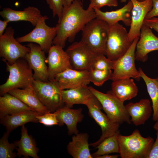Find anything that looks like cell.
<instances>
[{"label": "cell", "instance_id": "5", "mask_svg": "<svg viewBox=\"0 0 158 158\" xmlns=\"http://www.w3.org/2000/svg\"><path fill=\"white\" fill-rule=\"evenodd\" d=\"M89 88L99 102L102 109L111 121L120 125L124 122L131 123L130 116L124 102L117 98L111 91L104 93L92 86H89Z\"/></svg>", "mask_w": 158, "mask_h": 158}, {"label": "cell", "instance_id": "25", "mask_svg": "<svg viewBox=\"0 0 158 158\" xmlns=\"http://www.w3.org/2000/svg\"><path fill=\"white\" fill-rule=\"evenodd\" d=\"M61 95L64 105L71 108L75 104L86 105L93 94L87 85L77 88L62 90Z\"/></svg>", "mask_w": 158, "mask_h": 158}, {"label": "cell", "instance_id": "21", "mask_svg": "<svg viewBox=\"0 0 158 158\" xmlns=\"http://www.w3.org/2000/svg\"><path fill=\"white\" fill-rule=\"evenodd\" d=\"M125 107L131 118V122L136 126L144 125L150 117L152 111L150 102L147 99L136 103L130 102Z\"/></svg>", "mask_w": 158, "mask_h": 158}, {"label": "cell", "instance_id": "14", "mask_svg": "<svg viewBox=\"0 0 158 158\" xmlns=\"http://www.w3.org/2000/svg\"><path fill=\"white\" fill-rule=\"evenodd\" d=\"M63 48L53 44L48 52L46 62L48 64L49 80H55L56 75L69 68H72L69 57Z\"/></svg>", "mask_w": 158, "mask_h": 158}, {"label": "cell", "instance_id": "23", "mask_svg": "<svg viewBox=\"0 0 158 158\" xmlns=\"http://www.w3.org/2000/svg\"><path fill=\"white\" fill-rule=\"evenodd\" d=\"M111 91L117 98L124 102L136 97L138 89L132 78H126L113 80Z\"/></svg>", "mask_w": 158, "mask_h": 158}, {"label": "cell", "instance_id": "39", "mask_svg": "<svg viewBox=\"0 0 158 158\" xmlns=\"http://www.w3.org/2000/svg\"><path fill=\"white\" fill-rule=\"evenodd\" d=\"M153 6L151 10L147 14L145 19H149L158 16V0H152Z\"/></svg>", "mask_w": 158, "mask_h": 158}, {"label": "cell", "instance_id": "36", "mask_svg": "<svg viewBox=\"0 0 158 158\" xmlns=\"http://www.w3.org/2000/svg\"><path fill=\"white\" fill-rule=\"evenodd\" d=\"M118 4L117 0H90L87 9L90 10L96 8L100 9L102 7L105 6L116 7Z\"/></svg>", "mask_w": 158, "mask_h": 158}, {"label": "cell", "instance_id": "12", "mask_svg": "<svg viewBox=\"0 0 158 158\" xmlns=\"http://www.w3.org/2000/svg\"><path fill=\"white\" fill-rule=\"evenodd\" d=\"M68 55L73 69L89 70L98 55L84 42H73L65 51Z\"/></svg>", "mask_w": 158, "mask_h": 158}, {"label": "cell", "instance_id": "33", "mask_svg": "<svg viewBox=\"0 0 158 158\" xmlns=\"http://www.w3.org/2000/svg\"><path fill=\"white\" fill-rule=\"evenodd\" d=\"M114 61H112L103 54L97 56L93 64L92 68L101 70H107L113 69Z\"/></svg>", "mask_w": 158, "mask_h": 158}, {"label": "cell", "instance_id": "4", "mask_svg": "<svg viewBox=\"0 0 158 158\" xmlns=\"http://www.w3.org/2000/svg\"><path fill=\"white\" fill-rule=\"evenodd\" d=\"M110 26L96 18L89 21L82 31L81 40L97 54L105 55L106 44Z\"/></svg>", "mask_w": 158, "mask_h": 158}, {"label": "cell", "instance_id": "15", "mask_svg": "<svg viewBox=\"0 0 158 158\" xmlns=\"http://www.w3.org/2000/svg\"><path fill=\"white\" fill-rule=\"evenodd\" d=\"M133 7L131 12V23L128 35L130 41L132 42L134 40L140 37L142 26L147 13L152 9L153 3L152 0H145L140 1L136 0H130Z\"/></svg>", "mask_w": 158, "mask_h": 158}, {"label": "cell", "instance_id": "22", "mask_svg": "<svg viewBox=\"0 0 158 158\" xmlns=\"http://www.w3.org/2000/svg\"><path fill=\"white\" fill-rule=\"evenodd\" d=\"M23 102L28 107L42 115L51 112L41 102L32 86L25 89L16 88L8 92Z\"/></svg>", "mask_w": 158, "mask_h": 158}, {"label": "cell", "instance_id": "41", "mask_svg": "<svg viewBox=\"0 0 158 158\" xmlns=\"http://www.w3.org/2000/svg\"><path fill=\"white\" fill-rule=\"evenodd\" d=\"M120 156V155H109L108 154H105L101 156H98L96 158H117Z\"/></svg>", "mask_w": 158, "mask_h": 158}, {"label": "cell", "instance_id": "29", "mask_svg": "<svg viewBox=\"0 0 158 158\" xmlns=\"http://www.w3.org/2000/svg\"><path fill=\"white\" fill-rule=\"evenodd\" d=\"M138 71L141 78L146 84L152 101V120L155 122L158 120V76L155 78H151L145 74L141 68H139Z\"/></svg>", "mask_w": 158, "mask_h": 158}, {"label": "cell", "instance_id": "1", "mask_svg": "<svg viewBox=\"0 0 158 158\" xmlns=\"http://www.w3.org/2000/svg\"><path fill=\"white\" fill-rule=\"evenodd\" d=\"M96 17L94 9H85L81 0H74L70 5L63 8L61 21L57 24L58 29L53 44L64 48L67 40L70 42L74 41L77 34Z\"/></svg>", "mask_w": 158, "mask_h": 158}, {"label": "cell", "instance_id": "9", "mask_svg": "<svg viewBox=\"0 0 158 158\" xmlns=\"http://www.w3.org/2000/svg\"><path fill=\"white\" fill-rule=\"evenodd\" d=\"M86 106L87 107L90 116L100 127L102 131V134L99 139L90 144V145L95 148L105 139L115 134L119 130L120 125L113 122L102 111V106L94 95Z\"/></svg>", "mask_w": 158, "mask_h": 158}, {"label": "cell", "instance_id": "11", "mask_svg": "<svg viewBox=\"0 0 158 158\" xmlns=\"http://www.w3.org/2000/svg\"><path fill=\"white\" fill-rule=\"evenodd\" d=\"M14 32L13 28L9 26L0 36V56L10 65L20 58H25L30 51L29 47L22 45L14 38Z\"/></svg>", "mask_w": 158, "mask_h": 158}, {"label": "cell", "instance_id": "16", "mask_svg": "<svg viewBox=\"0 0 158 158\" xmlns=\"http://www.w3.org/2000/svg\"><path fill=\"white\" fill-rule=\"evenodd\" d=\"M136 47L135 60L145 62L148 59V54L150 52L158 50V37L151 29L143 24Z\"/></svg>", "mask_w": 158, "mask_h": 158}, {"label": "cell", "instance_id": "42", "mask_svg": "<svg viewBox=\"0 0 158 158\" xmlns=\"http://www.w3.org/2000/svg\"><path fill=\"white\" fill-rule=\"evenodd\" d=\"M153 127L154 129L158 131V120L155 121Z\"/></svg>", "mask_w": 158, "mask_h": 158}, {"label": "cell", "instance_id": "7", "mask_svg": "<svg viewBox=\"0 0 158 158\" xmlns=\"http://www.w3.org/2000/svg\"><path fill=\"white\" fill-rule=\"evenodd\" d=\"M32 86L40 101L51 112L64 106L62 90L55 80L44 82L34 79Z\"/></svg>", "mask_w": 158, "mask_h": 158}, {"label": "cell", "instance_id": "37", "mask_svg": "<svg viewBox=\"0 0 158 158\" xmlns=\"http://www.w3.org/2000/svg\"><path fill=\"white\" fill-rule=\"evenodd\" d=\"M156 138L146 158H158V131H156Z\"/></svg>", "mask_w": 158, "mask_h": 158}, {"label": "cell", "instance_id": "45", "mask_svg": "<svg viewBox=\"0 0 158 158\" xmlns=\"http://www.w3.org/2000/svg\"><path fill=\"white\" fill-rule=\"evenodd\" d=\"M138 1H144L145 0H136Z\"/></svg>", "mask_w": 158, "mask_h": 158}, {"label": "cell", "instance_id": "17", "mask_svg": "<svg viewBox=\"0 0 158 158\" xmlns=\"http://www.w3.org/2000/svg\"><path fill=\"white\" fill-rule=\"evenodd\" d=\"M55 79L62 90L87 85L90 82L89 70H78L71 68L58 74Z\"/></svg>", "mask_w": 158, "mask_h": 158}, {"label": "cell", "instance_id": "20", "mask_svg": "<svg viewBox=\"0 0 158 158\" xmlns=\"http://www.w3.org/2000/svg\"><path fill=\"white\" fill-rule=\"evenodd\" d=\"M133 7V3L129 0L123 7L115 11L103 12L96 8L93 9L96 18L105 21L110 26L121 21L126 26H128L131 23V12Z\"/></svg>", "mask_w": 158, "mask_h": 158}, {"label": "cell", "instance_id": "3", "mask_svg": "<svg viewBox=\"0 0 158 158\" xmlns=\"http://www.w3.org/2000/svg\"><path fill=\"white\" fill-rule=\"evenodd\" d=\"M117 138L121 158H146L154 141L150 136L142 137L138 129L128 136L119 133Z\"/></svg>", "mask_w": 158, "mask_h": 158}, {"label": "cell", "instance_id": "28", "mask_svg": "<svg viewBox=\"0 0 158 158\" xmlns=\"http://www.w3.org/2000/svg\"><path fill=\"white\" fill-rule=\"evenodd\" d=\"M21 134L20 140L16 141L17 156L19 157L23 156L26 158L29 157L39 158L37 155L39 149L35 141L32 136L28 135L25 125L21 126Z\"/></svg>", "mask_w": 158, "mask_h": 158}, {"label": "cell", "instance_id": "40", "mask_svg": "<svg viewBox=\"0 0 158 158\" xmlns=\"http://www.w3.org/2000/svg\"><path fill=\"white\" fill-rule=\"evenodd\" d=\"M8 22L6 20H0V36L4 34L5 30L6 28V26Z\"/></svg>", "mask_w": 158, "mask_h": 158}, {"label": "cell", "instance_id": "24", "mask_svg": "<svg viewBox=\"0 0 158 158\" xmlns=\"http://www.w3.org/2000/svg\"><path fill=\"white\" fill-rule=\"evenodd\" d=\"M38 114L35 111H26L0 117V123L6 127V131L10 133L17 128L25 125L26 123L38 122L37 118Z\"/></svg>", "mask_w": 158, "mask_h": 158}, {"label": "cell", "instance_id": "30", "mask_svg": "<svg viewBox=\"0 0 158 158\" xmlns=\"http://www.w3.org/2000/svg\"><path fill=\"white\" fill-rule=\"evenodd\" d=\"M120 133L118 130L113 135L105 139L95 148L97 150L92 154L93 158L111 153H119V148L117 135Z\"/></svg>", "mask_w": 158, "mask_h": 158}, {"label": "cell", "instance_id": "13", "mask_svg": "<svg viewBox=\"0 0 158 158\" xmlns=\"http://www.w3.org/2000/svg\"><path fill=\"white\" fill-rule=\"evenodd\" d=\"M26 46L30 48V51L25 58L34 71V79L48 81V67L46 64L45 52L38 44L33 42H30Z\"/></svg>", "mask_w": 158, "mask_h": 158}, {"label": "cell", "instance_id": "8", "mask_svg": "<svg viewBox=\"0 0 158 158\" xmlns=\"http://www.w3.org/2000/svg\"><path fill=\"white\" fill-rule=\"evenodd\" d=\"M49 19L46 15L41 17L35 28L26 35L17 38L19 43L33 42L38 44L45 53H48L53 45V41L57 34L58 27H51L46 23L45 20Z\"/></svg>", "mask_w": 158, "mask_h": 158}, {"label": "cell", "instance_id": "44", "mask_svg": "<svg viewBox=\"0 0 158 158\" xmlns=\"http://www.w3.org/2000/svg\"><path fill=\"white\" fill-rule=\"evenodd\" d=\"M127 0H121L120 2L121 3H124L126 2Z\"/></svg>", "mask_w": 158, "mask_h": 158}, {"label": "cell", "instance_id": "26", "mask_svg": "<svg viewBox=\"0 0 158 158\" xmlns=\"http://www.w3.org/2000/svg\"><path fill=\"white\" fill-rule=\"evenodd\" d=\"M89 135L86 133H78L72 137L67 146L68 153L73 158H92L90 152Z\"/></svg>", "mask_w": 158, "mask_h": 158}, {"label": "cell", "instance_id": "18", "mask_svg": "<svg viewBox=\"0 0 158 158\" xmlns=\"http://www.w3.org/2000/svg\"><path fill=\"white\" fill-rule=\"evenodd\" d=\"M82 110L81 108L73 109L64 105L55 111L58 121V125L61 126L65 124L69 135L77 134L79 131L77 124L81 122L84 118Z\"/></svg>", "mask_w": 158, "mask_h": 158}, {"label": "cell", "instance_id": "32", "mask_svg": "<svg viewBox=\"0 0 158 158\" xmlns=\"http://www.w3.org/2000/svg\"><path fill=\"white\" fill-rule=\"evenodd\" d=\"M89 71V79L90 82L97 86H102L104 83L111 80L112 74L111 70H101L91 68Z\"/></svg>", "mask_w": 158, "mask_h": 158}, {"label": "cell", "instance_id": "34", "mask_svg": "<svg viewBox=\"0 0 158 158\" xmlns=\"http://www.w3.org/2000/svg\"><path fill=\"white\" fill-rule=\"evenodd\" d=\"M49 8L52 10L53 17L56 15L58 18V23L61 20L63 7L67 6L66 0H46Z\"/></svg>", "mask_w": 158, "mask_h": 158}, {"label": "cell", "instance_id": "31", "mask_svg": "<svg viewBox=\"0 0 158 158\" xmlns=\"http://www.w3.org/2000/svg\"><path fill=\"white\" fill-rule=\"evenodd\" d=\"M10 133L5 132L0 140V158H14L17 153L14 150L17 148L16 141L10 143L8 140Z\"/></svg>", "mask_w": 158, "mask_h": 158}, {"label": "cell", "instance_id": "27", "mask_svg": "<svg viewBox=\"0 0 158 158\" xmlns=\"http://www.w3.org/2000/svg\"><path fill=\"white\" fill-rule=\"evenodd\" d=\"M28 110L34 111L8 92L0 97V118Z\"/></svg>", "mask_w": 158, "mask_h": 158}, {"label": "cell", "instance_id": "10", "mask_svg": "<svg viewBox=\"0 0 158 158\" xmlns=\"http://www.w3.org/2000/svg\"><path fill=\"white\" fill-rule=\"evenodd\" d=\"M139 37L135 38L127 52L121 57L114 61L113 72L111 80L133 78L138 81L141 77L135 65V53L137 43Z\"/></svg>", "mask_w": 158, "mask_h": 158}, {"label": "cell", "instance_id": "35", "mask_svg": "<svg viewBox=\"0 0 158 158\" xmlns=\"http://www.w3.org/2000/svg\"><path fill=\"white\" fill-rule=\"evenodd\" d=\"M37 118L38 122L46 126L58 125V121L55 111L49 112L42 115L38 114L37 116Z\"/></svg>", "mask_w": 158, "mask_h": 158}, {"label": "cell", "instance_id": "6", "mask_svg": "<svg viewBox=\"0 0 158 158\" xmlns=\"http://www.w3.org/2000/svg\"><path fill=\"white\" fill-rule=\"evenodd\" d=\"M128 32L118 23L110 26L106 44L105 55L112 61L123 56L130 47Z\"/></svg>", "mask_w": 158, "mask_h": 158}, {"label": "cell", "instance_id": "43", "mask_svg": "<svg viewBox=\"0 0 158 158\" xmlns=\"http://www.w3.org/2000/svg\"><path fill=\"white\" fill-rule=\"evenodd\" d=\"M67 6L70 5L73 2L74 0H66Z\"/></svg>", "mask_w": 158, "mask_h": 158}, {"label": "cell", "instance_id": "2", "mask_svg": "<svg viewBox=\"0 0 158 158\" xmlns=\"http://www.w3.org/2000/svg\"><path fill=\"white\" fill-rule=\"evenodd\" d=\"M2 60L6 63L9 74L6 82L0 86L1 96L14 89H25L32 86V70L25 58L18 59L12 65Z\"/></svg>", "mask_w": 158, "mask_h": 158}, {"label": "cell", "instance_id": "19", "mask_svg": "<svg viewBox=\"0 0 158 158\" xmlns=\"http://www.w3.org/2000/svg\"><path fill=\"white\" fill-rule=\"evenodd\" d=\"M0 15L4 20L8 23L11 21H24L30 22L35 26L40 18L42 16L37 8L29 6L23 11L15 10L9 8H3Z\"/></svg>", "mask_w": 158, "mask_h": 158}, {"label": "cell", "instance_id": "38", "mask_svg": "<svg viewBox=\"0 0 158 158\" xmlns=\"http://www.w3.org/2000/svg\"><path fill=\"white\" fill-rule=\"evenodd\" d=\"M143 24L158 32V18L154 17L149 19H145Z\"/></svg>", "mask_w": 158, "mask_h": 158}]
</instances>
